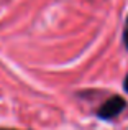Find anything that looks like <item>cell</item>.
<instances>
[{
  "label": "cell",
  "instance_id": "6da1fadb",
  "mask_svg": "<svg viewBox=\"0 0 128 130\" xmlns=\"http://www.w3.org/2000/svg\"><path fill=\"white\" fill-rule=\"evenodd\" d=\"M126 107V102L123 97L120 95H112L110 99H107L100 109L97 110V115L100 119H105V120H110V119H115L117 115H120Z\"/></svg>",
  "mask_w": 128,
  "mask_h": 130
},
{
  "label": "cell",
  "instance_id": "7a4b0ae2",
  "mask_svg": "<svg viewBox=\"0 0 128 130\" xmlns=\"http://www.w3.org/2000/svg\"><path fill=\"white\" fill-rule=\"evenodd\" d=\"M123 41H125V46H126V50H128V25H126L125 31H123Z\"/></svg>",
  "mask_w": 128,
  "mask_h": 130
},
{
  "label": "cell",
  "instance_id": "3957f363",
  "mask_svg": "<svg viewBox=\"0 0 128 130\" xmlns=\"http://www.w3.org/2000/svg\"><path fill=\"white\" fill-rule=\"evenodd\" d=\"M123 87H125V91L128 92V74H126V77H125V81H123Z\"/></svg>",
  "mask_w": 128,
  "mask_h": 130
},
{
  "label": "cell",
  "instance_id": "277c9868",
  "mask_svg": "<svg viewBox=\"0 0 128 130\" xmlns=\"http://www.w3.org/2000/svg\"><path fill=\"white\" fill-rule=\"evenodd\" d=\"M0 130H16V128H0Z\"/></svg>",
  "mask_w": 128,
  "mask_h": 130
},
{
  "label": "cell",
  "instance_id": "5b68a950",
  "mask_svg": "<svg viewBox=\"0 0 128 130\" xmlns=\"http://www.w3.org/2000/svg\"><path fill=\"white\" fill-rule=\"evenodd\" d=\"M126 25H128V18H126Z\"/></svg>",
  "mask_w": 128,
  "mask_h": 130
}]
</instances>
